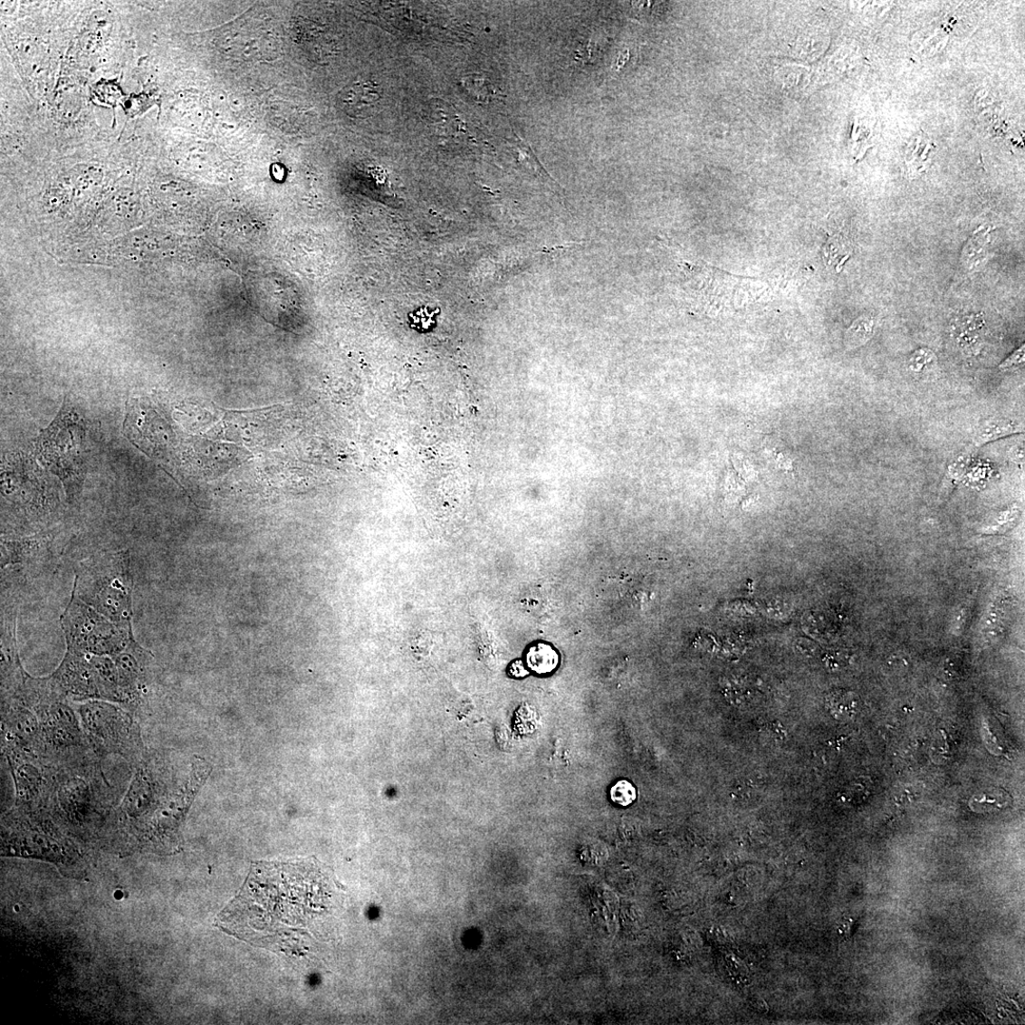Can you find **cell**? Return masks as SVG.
<instances>
[{
	"label": "cell",
	"instance_id": "obj_1",
	"mask_svg": "<svg viewBox=\"0 0 1025 1025\" xmlns=\"http://www.w3.org/2000/svg\"><path fill=\"white\" fill-rule=\"evenodd\" d=\"M133 576L128 550L93 556L75 570L74 598L132 632Z\"/></svg>",
	"mask_w": 1025,
	"mask_h": 1025
},
{
	"label": "cell",
	"instance_id": "obj_2",
	"mask_svg": "<svg viewBox=\"0 0 1025 1025\" xmlns=\"http://www.w3.org/2000/svg\"><path fill=\"white\" fill-rule=\"evenodd\" d=\"M85 436L82 419L64 404L58 417L36 442L39 458L62 481L70 502L81 496L83 487Z\"/></svg>",
	"mask_w": 1025,
	"mask_h": 1025
},
{
	"label": "cell",
	"instance_id": "obj_3",
	"mask_svg": "<svg viewBox=\"0 0 1025 1025\" xmlns=\"http://www.w3.org/2000/svg\"><path fill=\"white\" fill-rule=\"evenodd\" d=\"M69 649L93 656H114L123 652L133 637L93 608L72 596L62 617Z\"/></svg>",
	"mask_w": 1025,
	"mask_h": 1025
},
{
	"label": "cell",
	"instance_id": "obj_4",
	"mask_svg": "<svg viewBox=\"0 0 1025 1025\" xmlns=\"http://www.w3.org/2000/svg\"><path fill=\"white\" fill-rule=\"evenodd\" d=\"M87 735L104 751L126 756L141 749L139 729L120 707L101 701L79 706Z\"/></svg>",
	"mask_w": 1025,
	"mask_h": 1025
},
{
	"label": "cell",
	"instance_id": "obj_5",
	"mask_svg": "<svg viewBox=\"0 0 1025 1025\" xmlns=\"http://www.w3.org/2000/svg\"><path fill=\"white\" fill-rule=\"evenodd\" d=\"M51 678L65 697L103 699L100 676L88 654L68 648L62 665Z\"/></svg>",
	"mask_w": 1025,
	"mask_h": 1025
},
{
	"label": "cell",
	"instance_id": "obj_6",
	"mask_svg": "<svg viewBox=\"0 0 1025 1025\" xmlns=\"http://www.w3.org/2000/svg\"><path fill=\"white\" fill-rule=\"evenodd\" d=\"M112 659L120 672L127 703L139 700L149 685L152 655L132 638L123 652L112 656Z\"/></svg>",
	"mask_w": 1025,
	"mask_h": 1025
},
{
	"label": "cell",
	"instance_id": "obj_7",
	"mask_svg": "<svg viewBox=\"0 0 1025 1025\" xmlns=\"http://www.w3.org/2000/svg\"><path fill=\"white\" fill-rule=\"evenodd\" d=\"M382 100L379 85L370 79L359 78L338 95L340 108L349 116L366 118L376 111Z\"/></svg>",
	"mask_w": 1025,
	"mask_h": 1025
},
{
	"label": "cell",
	"instance_id": "obj_8",
	"mask_svg": "<svg viewBox=\"0 0 1025 1025\" xmlns=\"http://www.w3.org/2000/svg\"><path fill=\"white\" fill-rule=\"evenodd\" d=\"M250 284L254 285V301L256 306L262 308V311H286L297 308V303L294 302L293 294L289 295L284 292L287 288L283 289L280 281L273 279L255 278L251 280Z\"/></svg>",
	"mask_w": 1025,
	"mask_h": 1025
},
{
	"label": "cell",
	"instance_id": "obj_9",
	"mask_svg": "<svg viewBox=\"0 0 1025 1025\" xmlns=\"http://www.w3.org/2000/svg\"><path fill=\"white\" fill-rule=\"evenodd\" d=\"M45 541L28 538L19 541H2V569L11 564L27 563L43 554Z\"/></svg>",
	"mask_w": 1025,
	"mask_h": 1025
},
{
	"label": "cell",
	"instance_id": "obj_10",
	"mask_svg": "<svg viewBox=\"0 0 1025 1025\" xmlns=\"http://www.w3.org/2000/svg\"><path fill=\"white\" fill-rule=\"evenodd\" d=\"M1022 426L1009 420H990L977 430L972 447H980L991 442L1008 437L1022 431Z\"/></svg>",
	"mask_w": 1025,
	"mask_h": 1025
},
{
	"label": "cell",
	"instance_id": "obj_11",
	"mask_svg": "<svg viewBox=\"0 0 1025 1025\" xmlns=\"http://www.w3.org/2000/svg\"><path fill=\"white\" fill-rule=\"evenodd\" d=\"M560 662L556 650L544 643L532 645L526 653V665L537 675H547L557 668Z\"/></svg>",
	"mask_w": 1025,
	"mask_h": 1025
},
{
	"label": "cell",
	"instance_id": "obj_12",
	"mask_svg": "<svg viewBox=\"0 0 1025 1025\" xmlns=\"http://www.w3.org/2000/svg\"><path fill=\"white\" fill-rule=\"evenodd\" d=\"M874 333V322L870 319H860L847 330L845 341L847 347L857 348L870 340Z\"/></svg>",
	"mask_w": 1025,
	"mask_h": 1025
},
{
	"label": "cell",
	"instance_id": "obj_13",
	"mask_svg": "<svg viewBox=\"0 0 1025 1025\" xmlns=\"http://www.w3.org/2000/svg\"><path fill=\"white\" fill-rule=\"evenodd\" d=\"M637 794L635 786L627 781H619L610 790V799L620 806L626 807L633 804Z\"/></svg>",
	"mask_w": 1025,
	"mask_h": 1025
},
{
	"label": "cell",
	"instance_id": "obj_14",
	"mask_svg": "<svg viewBox=\"0 0 1025 1025\" xmlns=\"http://www.w3.org/2000/svg\"><path fill=\"white\" fill-rule=\"evenodd\" d=\"M439 310L433 311L429 308H421L419 311H414L410 314L411 325L418 330H427L436 324V314Z\"/></svg>",
	"mask_w": 1025,
	"mask_h": 1025
},
{
	"label": "cell",
	"instance_id": "obj_15",
	"mask_svg": "<svg viewBox=\"0 0 1025 1025\" xmlns=\"http://www.w3.org/2000/svg\"><path fill=\"white\" fill-rule=\"evenodd\" d=\"M1024 363V346L1017 350L1011 356L1005 359L999 367L1001 370H1008Z\"/></svg>",
	"mask_w": 1025,
	"mask_h": 1025
},
{
	"label": "cell",
	"instance_id": "obj_16",
	"mask_svg": "<svg viewBox=\"0 0 1025 1025\" xmlns=\"http://www.w3.org/2000/svg\"><path fill=\"white\" fill-rule=\"evenodd\" d=\"M508 674L512 677L522 678V677H525L526 675H528V670L525 668V666L522 663V661L518 660V661L512 662L510 665V666L508 668Z\"/></svg>",
	"mask_w": 1025,
	"mask_h": 1025
}]
</instances>
